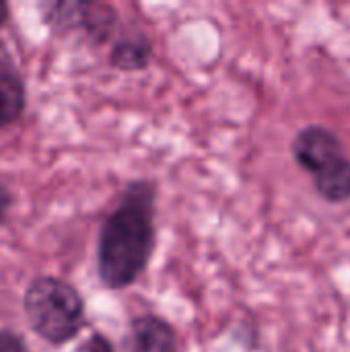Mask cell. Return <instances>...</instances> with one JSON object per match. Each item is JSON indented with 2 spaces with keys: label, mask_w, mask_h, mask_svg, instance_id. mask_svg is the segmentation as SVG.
Here are the masks:
<instances>
[{
  "label": "cell",
  "mask_w": 350,
  "mask_h": 352,
  "mask_svg": "<svg viewBox=\"0 0 350 352\" xmlns=\"http://www.w3.org/2000/svg\"><path fill=\"white\" fill-rule=\"evenodd\" d=\"M155 186L134 182L99 235V276L109 289H126L144 272L155 248Z\"/></svg>",
  "instance_id": "cell-1"
},
{
  "label": "cell",
  "mask_w": 350,
  "mask_h": 352,
  "mask_svg": "<svg viewBox=\"0 0 350 352\" xmlns=\"http://www.w3.org/2000/svg\"><path fill=\"white\" fill-rule=\"evenodd\" d=\"M23 305L35 334L52 344L68 342L85 324V303L78 291L60 278L33 280Z\"/></svg>",
  "instance_id": "cell-2"
},
{
  "label": "cell",
  "mask_w": 350,
  "mask_h": 352,
  "mask_svg": "<svg viewBox=\"0 0 350 352\" xmlns=\"http://www.w3.org/2000/svg\"><path fill=\"white\" fill-rule=\"evenodd\" d=\"M295 161L314 175L318 194L334 204L350 198V159L340 138L324 126H307L293 140Z\"/></svg>",
  "instance_id": "cell-3"
},
{
  "label": "cell",
  "mask_w": 350,
  "mask_h": 352,
  "mask_svg": "<svg viewBox=\"0 0 350 352\" xmlns=\"http://www.w3.org/2000/svg\"><path fill=\"white\" fill-rule=\"evenodd\" d=\"M130 352H179L177 334L165 320L157 316H140L130 324Z\"/></svg>",
  "instance_id": "cell-4"
},
{
  "label": "cell",
  "mask_w": 350,
  "mask_h": 352,
  "mask_svg": "<svg viewBox=\"0 0 350 352\" xmlns=\"http://www.w3.org/2000/svg\"><path fill=\"white\" fill-rule=\"evenodd\" d=\"M25 107V89L19 74L0 58V128L12 124Z\"/></svg>",
  "instance_id": "cell-5"
},
{
  "label": "cell",
  "mask_w": 350,
  "mask_h": 352,
  "mask_svg": "<svg viewBox=\"0 0 350 352\" xmlns=\"http://www.w3.org/2000/svg\"><path fill=\"white\" fill-rule=\"evenodd\" d=\"M151 41L144 35H134L122 39L111 52V64L122 70H140L146 68L151 60Z\"/></svg>",
  "instance_id": "cell-6"
},
{
  "label": "cell",
  "mask_w": 350,
  "mask_h": 352,
  "mask_svg": "<svg viewBox=\"0 0 350 352\" xmlns=\"http://www.w3.org/2000/svg\"><path fill=\"white\" fill-rule=\"evenodd\" d=\"M74 352H113V346H111V342L105 336L93 334V336H89Z\"/></svg>",
  "instance_id": "cell-7"
},
{
  "label": "cell",
  "mask_w": 350,
  "mask_h": 352,
  "mask_svg": "<svg viewBox=\"0 0 350 352\" xmlns=\"http://www.w3.org/2000/svg\"><path fill=\"white\" fill-rule=\"evenodd\" d=\"M0 352H27L23 340L12 332H0Z\"/></svg>",
  "instance_id": "cell-8"
},
{
  "label": "cell",
  "mask_w": 350,
  "mask_h": 352,
  "mask_svg": "<svg viewBox=\"0 0 350 352\" xmlns=\"http://www.w3.org/2000/svg\"><path fill=\"white\" fill-rule=\"evenodd\" d=\"M8 206H10V194H8V190L0 184V223L6 219Z\"/></svg>",
  "instance_id": "cell-9"
},
{
  "label": "cell",
  "mask_w": 350,
  "mask_h": 352,
  "mask_svg": "<svg viewBox=\"0 0 350 352\" xmlns=\"http://www.w3.org/2000/svg\"><path fill=\"white\" fill-rule=\"evenodd\" d=\"M6 14H8V6L4 2H0V25L6 21Z\"/></svg>",
  "instance_id": "cell-10"
}]
</instances>
